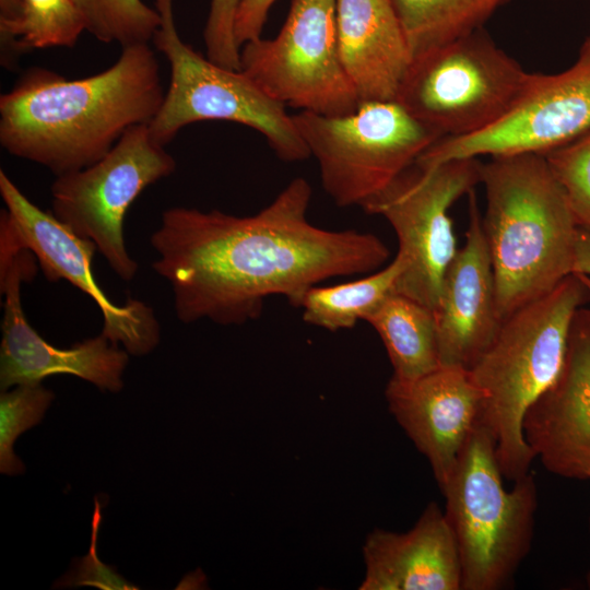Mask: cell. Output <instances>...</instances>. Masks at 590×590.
<instances>
[{"label": "cell", "instance_id": "obj_1", "mask_svg": "<svg viewBox=\"0 0 590 590\" xmlns=\"http://www.w3.org/2000/svg\"><path fill=\"white\" fill-rule=\"evenodd\" d=\"M312 189L292 179L263 209L238 216L220 210H165L151 235L153 270L174 294L178 320L231 326L256 320L270 296L294 307L311 286L367 274L389 258L371 233L331 231L307 216Z\"/></svg>", "mask_w": 590, "mask_h": 590}, {"label": "cell", "instance_id": "obj_2", "mask_svg": "<svg viewBox=\"0 0 590 590\" xmlns=\"http://www.w3.org/2000/svg\"><path fill=\"white\" fill-rule=\"evenodd\" d=\"M165 92L149 44L123 47L113 66L78 80L33 67L0 96V144L56 176L75 172L150 123Z\"/></svg>", "mask_w": 590, "mask_h": 590}, {"label": "cell", "instance_id": "obj_3", "mask_svg": "<svg viewBox=\"0 0 590 590\" xmlns=\"http://www.w3.org/2000/svg\"><path fill=\"white\" fill-rule=\"evenodd\" d=\"M482 216L502 319L573 274L578 226L545 156H492L482 164Z\"/></svg>", "mask_w": 590, "mask_h": 590}, {"label": "cell", "instance_id": "obj_4", "mask_svg": "<svg viewBox=\"0 0 590 590\" xmlns=\"http://www.w3.org/2000/svg\"><path fill=\"white\" fill-rule=\"evenodd\" d=\"M590 302L578 274L505 317L484 353L470 368L483 393L480 422L491 432L503 476L510 481L530 472L535 458L522 422L530 405L559 376L573 319Z\"/></svg>", "mask_w": 590, "mask_h": 590}, {"label": "cell", "instance_id": "obj_5", "mask_svg": "<svg viewBox=\"0 0 590 590\" xmlns=\"http://www.w3.org/2000/svg\"><path fill=\"white\" fill-rule=\"evenodd\" d=\"M491 432L479 422L440 487L462 574L461 590L507 588L530 551L538 491L529 472L503 484Z\"/></svg>", "mask_w": 590, "mask_h": 590}, {"label": "cell", "instance_id": "obj_6", "mask_svg": "<svg viewBox=\"0 0 590 590\" xmlns=\"http://www.w3.org/2000/svg\"><path fill=\"white\" fill-rule=\"evenodd\" d=\"M160 25L152 39L169 64V85L149 123L153 139L166 145L186 126L203 120L244 125L261 133L284 162L310 156L293 116L241 70L224 68L203 57L179 36L173 0H154Z\"/></svg>", "mask_w": 590, "mask_h": 590}, {"label": "cell", "instance_id": "obj_7", "mask_svg": "<svg viewBox=\"0 0 590 590\" xmlns=\"http://www.w3.org/2000/svg\"><path fill=\"white\" fill-rule=\"evenodd\" d=\"M482 28L412 57L398 101L441 137H464L498 121L530 83Z\"/></svg>", "mask_w": 590, "mask_h": 590}, {"label": "cell", "instance_id": "obj_8", "mask_svg": "<svg viewBox=\"0 0 590 590\" xmlns=\"http://www.w3.org/2000/svg\"><path fill=\"white\" fill-rule=\"evenodd\" d=\"M324 191L341 208L364 204L441 137L398 101L361 103L345 115H292Z\"/></svg>", "mask_w": 590, "mask_h": 590}, {"label": "cell", "instance_id": "obj_9", "mask_svg": "<svg viewBox=\"0 0 590 590\" xmlns=\"http://www.w3.org/2000/svg\"><path fill=\"white\" fill-rule=\"evenodd\" d=\"M477 157L453 158L432 167L416 163L362 204L382 216L398 238L404 270L397 293L435 310L446 271L458 252L450 206L481 184Z\"/></svg>", "mask_w": 590, "mask_h": 590}, {"label": "cell", "instance_id": "obj_10", "mask_svg": "<svg viewBox=\"0 0 590 590\" xmlns=\"http://www.w3.org/2000/svg\"><path fill=\"white\" fill-rule=\"evenodd\" d=\"M175 158L157 143L149 123L128 129L94 164L57 176L51 185V213L75 235L92 240L123 281L139 269L123 238V220L139 194L168 177Z\"/></svg>", "mask_w": 590, "mask_h": 590}, {"label": "cell", "instance_id": "obj_11", "mask_svg": "<svg viewBox=\"0 0 590 590\" xmlns=\"http://www.w3.org/2000/svg\"><path fill=\"white\" fill-rule=\"evenodd\" d=\"M239 62L241 71L285 106L337 116L359 105L340 54L337 0H292L279 34L245 43Z\"/></svg>", "mask_w": 590, "mask_h": 590}, {"label": "cell", "instance_id": "obj_12", "mask_svg": "<svg viewBox=\"0 0 590 590\" xmlns=\"http://www.w3.org/2000/svg\"><path fill=\"white\" fill-rule=\"evenodd\" d=\"M0 194L5 205L0 214V255L30 250L47 280L68 281L95 302L103 316V335L130 355L152 352L161 340L152 307L133 298L116 305L107 297L93 275L96 245L30 201L2 169Z\"/></svg>", "mask_w": 590, "mask_h": 590}, {"label": "cell", "instance_id": "obj_13", "mask_svg": "<svg viewBox=\"0 0 590 590\" xmlns=\"http://www.w3.org/2000/svg\"><path fill=\"white\" fill-rule=\"evenodd\" d=\"M590 129V59L556 74L532 73L514 106L491 127L464 137H444L416 164L432 167L453 158L546 154Z\"/></svg>", "mask_w": 590, "mask_h": 590}, {"label": "cell", "instance_id": "obj_14", "mask_svg": "<svg viewBox=\"0 0 590 590\" xmlns=\"http://www.w3.org/2000/svg\"><path fill=\"white\" fill-rule=\"evenodd\" d=\"M35 256L27 249L0 258V291L4 297L0 345V388L37 384L54 375H72L102 391L119 392L129 353L102 333L57 347L28 323L21 299L23 282L37 272Z\"/></svg>", "mask_w": 590, "mask_h": 590}, {"label": "cell", "instance_id": "obj_15", "mask_svg": "<svg viewBox=\"0 0 590 590\" xmlns=\"http://www.w3.org/2000/svg\"><path fill=\"white\" fill-rule=\"evenodd\" d=\"M385 397L441 487L481 417L483 393L470 369L440 365L412 380L391 377Z\"/></svg>", "mask_w": 590, "mask_h": 590}, {"label": "cell", "instance_id": "obj_16", "mask_svg": "<svg viewBox=\"0 0 590 590\" xmlns=\"http://www.w3.org/2000/svg\"><path fill=\"white\" fill-rule=\"evenodd\" d=\"M522 429L547 471L590 479V308L577 310L562 371L527 410Z\"/></svg>", "mask_w": 590, "mask_h": 590}, {"label": "cell", "instance_id": "obj_17", "mask_svg": "<svg viewBox=\"0 0 590 590\" xmlns=\"http://www.w3.org/2000/svg\"><path fill=\"white\" fill-rule=\"evenodd\" d=\"M465 243L449 264L434 310L440 365L470 369L500 324L495 276L475 191L468 193Z\"/></svg>", "mask_w": 590, "mask_h": 590}, {"label": "cell", "instance_id": "obj_18", "mask_svg": "<svg viewBox=\"0 0 590 590\" xmlns=\"http://www.w3.org/2000/svg\"><path fill=\"white\" fill-rule=\"evenodd\" d=\"M363 557L359 590H461L457 543L437 503H429L406 532L375 529Z\"/></svg>", "mask_w": 590, "mask_h": 590}, {"label": "cell", "instance_id": "obj_19", "mask_svg": "<svg viewBox=\"0 0 590 590\" xmlns=\"http://www.w3.org/2000/svg\"><path fill=\"white\" fill-rule=\"evenodd\" d=\"M337 31L359 104L396 101L412 52L391 0H337Z\"/></svg>", "mask_w": 590, "mask_h": 590}, {"label": "cell", "instance_id": "obj_20", "mask_svg": "<svg viewBox=\"0 0 590 590\" xmlns=\"http://www.w3.org/2000/svg\"><path fill=\"white\" fill-rule=\"evenodd\" d=\"M365 321L380 337L393 378L412 380L440 366L435 314L427 306L394 293Z\"/></svg>", "mask_w": 590, "mask_h": 590}, {"label": "cell", "instance_id": "obj_21", "mask_svg": "<svg viewBox=\"0 0 590 590\" xmlns=\"http://www.w3.org/2000/svg\"><path fill=\"white\" fill-rule=\"evenodd\" d=\"M404 267L402 257L397 253L388 266L361 279L309 287L296 307L302 309L303 320L308 324L332 332L352 329L397 293Z\"/></svg>", "mask_w": 590, "mask_h": 590}, {"label": "cell", "instance_id": "obj_22", "mask_svg": "<svg viewBox=\"0 0 590 590\" xmlns=\"http://www.w3.org/2000/svg\"><path fill=\"white\" fill-rule=\"evenodd\" d=\"M412 57L482 28L505 0H391Z\"/></svg>", "mask_w": 590, "mask_h": 590}, {"label": "cell", "instance_id": "obj_23", "mask_svg": "<svg viewBox=\"0 0 590 590\" xmlns=\"http://www.w3.org/2000/svg\"><path fill=\"white\" fill-rule=\"evenodd\" d=\"M22 16L8 36L1 38V64L14 66L30 49L73 47L86 31L73 0H22Z\"/></svg>", "mask_w": 590, "mask_h": 590}, {"label": "cell", "instance_id": "obj_24", "mask_svg": "<svg viewBox=\"0 0 590 590\" xmlns=\"http://www.w3.org/2000/svg\"><path fill=\"white\" fill-rule=\"evenodd\" d=\"M86 32L98 42L121 48L149 44L160 25V14L142 0H73Z\"/></svg>", "mask_w": 590, "mask_h": 590}, {"label": "cell", "instance_id": "obj_25", "mask_svg": "<svg viewBox=\"0 0 590 590\" xmlns=\"http://www.w3.org/2000/svg\"><path fill=\"white\" fill-rule=\"evenodd\" d=\"M55 399L42 382L23 384L2 390L0 394V472L7 475L25 471L13 450L21 434L42 422Z\"/></svg>", "mask_w": 590, "mask_h": 590}, {"label": "cell", "instance_id": "obj_26", "mask_svg": "<svg viewBox=\"0 0 590 590\" xmlns=\"http://www.w3.org/2000/svg\"><path fill=\"white\" fill-rule=\"evenodd\" d=\"M544 156L578 228L590 232V129Z\"/></svg>", "mask_w": 590, "mask_h": 590}, {"label": "cell", "instance_id": "obj_27", "mask_svg": "<svg viewBox=\"0 0 590 590\" xmlns=\"http://www.w3.org/2000/svg\"><path fill=\"white\" fill-rule=\"evenodd\" d=\"M102 504L94 502L92 534L86 555L75 558L69 571L54 583V588L95 587L101 590H135L138 586L126 580L117 570L104 564L97 555V536L102 523Z\"/></svg>", "mask_w": 590, "mask_h": 590}, {"label": "cell", "instance_id": "obj_28", "mask_svg": "<svg viewBox=\"0 0 590 590\" xmlns=\"http://www.w3.org/2000/svg\"><path fill=\"white\" fill-rule=\"evenodd\" d=\"M243 0H211L203 38L206 57L224 68L240 70V48L236 42L234 25Z\"/></svg>", "mask_w": 590, "mask_h": 590}, {"label": "cell", "instance_id": "obj_29", "mask_svg": "<svg viewBox=\"0 0 590 590\" xmlns=\"http://www.w3.org/2000/svg\"><path fill=\"white\" fill-rule=\"evenodd\" d=\"M275 0H243L235 17L234 33L239 48L261 37L269 11Z\"/></svg>", "mask_w": 590, "mask_h": 590}, {"label": "cell", "instance_id": "obj_30", "mask_svg": "<svg viewBox=\"0 0 590 590\" xmlns=\"http://www.w3.org/2000/svg\"><path fill=\"white\" fill-rule=\"evenodd\" d=\"M573 273L590 278V232L578 228L575 241Z\"/></svg>", "mask_w": 590, "mask_h": 590}, {"label": "cell", "instance_id": "obj_31", "mask_svg": "<svg viewBox=\"0 0 590 590\" xmlns=\"http://www.w3.org/2000/svg\"><path fill=\"white\" fill-rule=\"evenodd\" d=\"M22 0H0V39L10 34L22 16Z\"/></svg>", "mask_w": 590, "mask_h": 590}, {"label": "cell", "instance_id": "obj_32", "mask_svg": "<svg viewBox=\"0 0 590 590\" xmlns=\"http://www.w3.org/2000/svg\"><path fill=\"white\" fill-rule=\"evenodd\" d=\"M579 55L590 59V36L583 42Z\"/></svg>", "mask_w": 590, "mask_h": 590}, {"label": "cell", "instance_id": "obj_33", "mask_svg": "<svg viewBox=\"0 0 590 590\" xmlns=\"http://www.w3.org/2000/svg\"><path fill=\"white\" fill-rule=\"evenodd\" d=\"M579 276L582 279V281L585 282V284L588 286V288L590 291V278L586 276V275H579Z\"/></svg>", "mask_w": 590, "mask_h": 590}, {"label": "cell", "instance_id": "obj_34", "mask_svg": "<svg viewBox=\"0 0 590 590\" xmlns=\"http://www.w3.org/2000/svg\"><path fill=\"white\" fill-rule=\"evenodd\" d=\"M587 586H588V588L590 589V570H589V573L587 574Z\"/></svg>", "mask_w": 590, "mask_h": 590}]
</instances>
